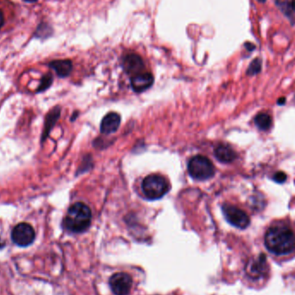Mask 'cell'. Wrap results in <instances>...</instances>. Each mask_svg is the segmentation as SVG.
Listing matches in <instances>:
<instances>
[{
    "instance_id": "obj_1",
    "label": "cell",
    "mask_w": 295,
    "mask_h": 295,
    "mask_svg": "<svg viewBox=\"0 0 295 295\" xmlns=\"http://www.w3.org/2000/svg\"><path fill=\"white\" fill-rule=\"evenodd\" d=\"M264 244L271 253L287 255L295 250V235L285 225H275L267 231Z\"/></svg>"
},
{
    "instance_id": "obj_2",
    "label": "cell",
    "mask_w": 295,
    "mask_h": 295,
    "mask_svg": "<svg viewBox=\"0 0 295 295\" xmlns=\"http://www.w3.org/2000/svg\"><path fill=\"white\" fill-rule=\"evenodd\" d=\"M92 221L90 208L83 203H75L68 209V214L64 220L65 227L68 231L81 233L87 231Z\"/></svg>"
},
{
    "instance_id": "obj_3",
    "label": "cell",
    "mask_w": 295,
    "mask_h": 295,
    "mask_svg": "<svg viewBox=\"0 0 295 295\" xmlns=\"http://www.w3.org/2000/svg\"><path fill=\"white\" fill-rule=\"evenodd\" d=\"M169 188L168 181L158 174L147 176L142 182L143 193L151 200L162 198L168 192Z\"/></svg>"
},
{
    "instance_id": "obj_4",
    "label": "cell",
    "mask_w": 295,
    "mask_h": 295,
    "mask_svg": "<svg viewBox=\"0 0 295 295\" xmlns=\"http://www.w3.org/2000/svg\"><path fill=\"white\" fill-rule=\"evenodd\" d=\"M188 172L193 179L203 181L211 179L214 176L215 167L207 157L197 155L190 159Z\"/></svg>"
},
{
    "instance_id": "obj_5",
    "label": "cell",
    "mask_w": 295,
    "mask_h": 295,
    "mask_svg": "<svg viewBox=\"0 0 295 295\" xmlns=\"http://www.w3.org/2000/svg\"><path fill=\"white\" fill-rule=\"evenodd\" d=\"M12 241L18 246L27 247L36 238V232L30 224L21 223L14 227L11 232Z\"/></svg>"
},
{
    "instance_id": "obj_6",
    "label": "cell",
    "mask_w": 295,
    "mask_h": 295,
    "mask_svg": "<svg viewBox=\"0 0 295 295\" xmlns=\"http://www.w3.org/2000/svg\"><path fill=\"white\" fill-rule=\"evenodd\" d=\"M223 212L224 217L231 225L239 229H245L249 226L250 220L249 216L243 210L234 205H224Z\"/></svg>"
},
{
    "instance_id": "obj_7",
    "label": "cell",
    "mask_w": 295,
    "mask_h": 295,
    "mask_svg": "<svg viewBox=\"0 0 295 295\" xmlns=\"http://www.w3.org/2000/svg\"><path fill=\"white\" fill-rule=\"evenodd\" d=\"M109 285L115 295H129L133 279L127 273H116L111 276Z\"/></svg>"
},
{
    "instance_id": "obj_8",
    "label": "cell",
    "mask_w": 295,
    "mask_h": 295,
    "mask_svg": "<svg viewBox=\"0 0 295 295\" xmlns=\"http://www.w3.org/2000/svg\"><path fill=\"white\" fill-rule=\"evenodd\" d=\"M122 65H123L124 70L127 72L128 75H133V76L143 73V70L145 68V64L142 58L140 57V55L136 54L127 55L124 58Z\"/></svg>"
},
{
    "instance_id": "obj_9",
    "label": "cell",
    "mask_w": 295,
    "mask_h": 295,
    "mask_svg": "<svg viewBox=\"0 0 295 295\" xmlns=\"http://www.w3.org/2000/svg\"><path fill=\"white\" fill-rule=\"evenodd\" d=\"M153 75L148 72H144L132 77L131 86L136 93H141L151 88L153 84Z\"/></svg>"
},
{
    "instance_id": "obj_10",
    "label": "cell",
    "mask_w": 295,
    "mask_h": 295,
    "mask_svg": "<svg viewBox=\"0 0 295 295\" xmlns=\"http://www.w3.org/2000/svg\"><path fill=\"white\" fill-rule=\"evenodd\" d=\"M121 119L117 113H109L104 117L101 123V132L104 134H111L116 132L120 127Z\"/></svg>"
},
{
    "instance_id": "obj_11",
    "label": "cell",
    "mask_w": 295,
    "mask_h": 295,
    "mask_svg": "<svg viewBox=\"0 0 295 295\" xmlns=\"http://www.w3.org/2000/svg\"><path fill=\"white\" fill-rule=\"evenodd\" d=\"M266 256L261 254L258 259L250 261L247 266V272L253 278H258L266 271Z\"/></svg>"
},
{
    "instance_id": "obj_12",
    "label": "cell",
    "mask_w": 295,
    "mask_h": 295,
    "mask_svg": "<svg viewBox=\"0 0 295 295\" xmlns=\"http://www.w3.org/2000/svg\"><path fill=\"white\" fill-rule=\"evenodd\" d=\"M60 115H61V108L60 107H55L46 116L44 128H43V132H42V142H44L46 139L48 138L52 128L55 127V124L58 121Z\"/></svg>"
},
{
    "instance_id": "obj_13",
    "label": "cell",
    "mask_w": 295,
    "mask_h": 295,
    "mask_svg": "<svg viewBox=\"0 0 295 295\" xmlns=\"http://www.w3.org/2000/svg\"><path fill=\"white\" fill-rule=\"evenodd\" d=\"M215 156L220 162L228 164L233 162L237 158V153L231 146L227 145H220L215 149Z\"/></svg>"
},
{
    "instance_id": "obj_14",
    "label": "cell",
    "mask_w": 295,
    "mask_h": 295,
    "mask_svg": "<svg viewBox=\"0 0 295 295\" xmlns=\"http://www.w3.org/2000/svg\"><path fill=\"white\" fill-rule=\"evenodd\" d=\"M49 66L56 72L59 77H67L73 69V63L70 60H56L50 62Z\"/></svg>"
},
{
    "instance_id": "obj_15",
    "label": "cell",
    "mask_w": 295,
    "mask_h": 295,
    "mask_svg": "<svg viewBox=\"0 0 295 295\" xmlns=\"http://www.w3.org/2000/svg\"><path fill=\"white\" fill-rule=\"evenodd\" d=\"M255 123L257 127L262 131H267L270 129L272 125V119L266 113H260L255 117Z\"/></svg>"
},
{
    "instance_id": "obj_16",
    "label": "cell",
    "mask_w": 295,
    "mask_h": 295,
    "mask_svg": "<svg viewBox=\"0 0 295 295\" xmlns=\"http://www.w3.org/2000/svg\"><path fill=\"white\" fill-rule=\"evenodd\" d=\"M276 3L281 9V10L285 14L286 16H289V17H290V16L294 17V15H295L294 14L295 13V6H294L295 2L294 1H291V2L278 1Z\"/></svg>"
},
{
    "instance_id": "obj_17",
    "label": "cell",
    "mask_w": 295,
    "mask_h": 295,
    "mask_svg": "<svg viewBox=\"0 0 295 295\" xmlns=\"http://www.w3.org/2000/svg\"><path fill=\"white\" fill-rule=\"evenodd\" d=\"M261 68H262V62H261L259 59H255L250 63V67L248 68L247 74L249 75H257V74H258L261 71Z\"/></svg>"
},
{
    "instance_id": "obj_18",
    "label": "cell",
    "mask_w": 295,
    "mask_h": 295,
    "mask_svg": "<svg viewBox=\"0 0 295 295\" xmlns=\"http://www.w3.org/2000/svg\"><path fill=\"white\" fill-rule=\"evenodd\" d=\"M52 82H53V77H52L51 74H47V75H44L42 78V82H41V84H40L38 89H37V92L46 90L47 88L50 87Z\"/></svg>"
},
{
    "instance_id": "obj_19",
    "label": "cell",
    "mask_w": 295,
    "mask_h": 295,
    "mask_svg": "<svg viewBox=\"0 0 295 295\" xmlns=\"http://www.w3.org/2000/svg\"><path fill=\"white\" fill-rule=\"evenodd\" d=\"M273 179H274L275 181L277 182V183L282 184V183H284V182L286 181V179H287V175H286L285 173L283 172H276L275 176H274Z\"/></svg>"
},
{
    "instance_id": "obj_20",
    "label": "cell",
    "mask_w": 295,
    "mask_h": 295,
    "mask_svg": "<svg viewBox=\"0 0 295 295\" xmlns=\"http://www.w3.org/2000/svg\"><path fill=\"white\" fill-rule=\"evenodd\" d=\"M3 24H4V16L3 12L0 10V29L3 27Z\"/></svg>"
},
{
    "instance_id": "obj_21",
    "label": "cell",
    "mask_w": 295,
    "mask_h": 295,
    "mask_svg": "<svg viewBox=\"0 0 295 295\" xmlns=\"http://www.w3.org/2000/svg\"><path fill=\"white\" fill-rule=\"evenodd\" d=\"M286 102V99L284 97L280 98L279 100L277 101L278 105H284Z\"/></svg>"
},
{
    "instance_id": "obj_22",
    "label": "cell",
    "mask_w": 295,
    "mask_h": 295,
    "mask_svg": "<svg viewBox=\"0 0 295 295\" xmlns=\"http://www.w3.org/2000/svg\"><path fill=\"white\" fill-rule=\"evenodd\" d=\"M3 245H4V242H3L2 239L0 238V248H1V247H3Z\"/></svg>"
}]
</instances>
